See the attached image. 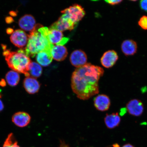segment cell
<instances>
[{
	"instance_id": "obj_17",
	"label": "cell",
	"mask_w": 147,
	"mask_h": 147,
	"mask_svg": "<svg viewBox=\"0 0 147 147\" xmlns=\"http://www.w3.org/2000/svg\"><path fill=\"white\" fill-rule=\"evenodd\" d=\"M51 50L49 49L44 50L36 55V59L40 65L45 67L50 65L53 59Z\"/></svg>"
},
{
	"instance_id": "obj_6",
	"label": "cell",
	"mask_w": 147,
	"mask_h": 147,
	"mask_svg": "<svg viewBox=\"0 0 147 147\" xmlns=\"http://www.w3.org/2000/svg\"><path fill=\"white\" fill-rule=\"evenodd\" d=\"M47 36L49 42L53 45H63L69 40V38L64 37L62 32L55 29L49 28Z\"/></svg>"
},
{
	"instance_id": "obj_9",
	"label": "cell",
	"mask_w": 147,
	"mask_h": 147,
	"mask_svg": "<svg viewBox=\"0 0 147 147\" xmlns=\"http://www.w3.org/2000/svg\"><path fill=\"white\" fill-rule=\"evenodd\" d=\"M18 25L23 30L30 32L34 31L36 24L34 16L30 14H26L20 18Z\"/></svg>"
},
{
	"instance_id": "obj_27",
	"label": "cell",
	"mask_w": 147,
	"mask_h": 147,
	"mask_svg": "<svg viewBox=\"0 0 147 147\" xmlns=\"http://www.w3.org/2000/svg\"><path fill=\"white\" fill-rule=\"evenodd\" d=\"M7 34H12L14 32L13 29L11 28H8L6 30Z\"/></svg>"
},
{
	"instance_id": "obj_5",
	"label": "cell",
	"mask_w": 147,
	"mask_h": 147,
	"mask_svg": "<svg viewBox=\"0 0 147 147\" xmlns=\"http://www.w3.org/2000/svg\"><path fill=\"white\" fill-rule=\"evenodd\" d=\"M75 25L66 14H63L57 21L51 25L49 29H56L63 32L65 30H73Z\"/></svg>"
},
{
	"instance_id": "obj_20",
	"label": "cell",
	"mask_w": 147,
	"mask_h": 147,
	"mask_svg": "<svg viewBox=\"0 0 147 147\" xmlns=\"http://www.w3.org/2000/svg\"><path fill=\"white\" fill-rule=\"evenodd\" d=\"M28 73L30 76L34 78H39L42 74V67L38 63L32 62L29 65Z\"/></svg>"
},
{
	"instance_id": "obj_15",
	"label": "cell",
	"mask_w": 147,
	"mask_h": 147,
	"mask_svg": "<svg viewBox=\"0 0 147 147\" xmlns=\"http://www.w3.org/2000/svg\"><path fill=\"white\" fill-rule=\"evenodd\" d=\"M53 59L58 61L65 59L67 55V49L64 45H54L51 50Z\"/></svg>"
},
{
	"instance_id": "obj_11",
	"label": "cell",
	"mask_w": 147,
	"mask_h": 147,
	"mask_svg": "<svg viewBox=\"0 0 147 147\" xmlns=\"http://www.w3.org/2000/svg\"><path fill=\"white\" fill-rule=\"evenodd\" d=\"M126 107L130 114L136 117H138L142 115L144 110L142 102L137 99L130 101L127 104Z\"/></svg>"
},
{
	"instance_id": "obj_18",
	"label": "cell",
	"mask_w": 147,
	"mask_h": 147,
	"mask_svg": "<svg viewBox=\"0 0 147 147\" xmlns=\"http://www.w3.org/2000/svg\"><path fill=\"white\" fill-rule=\"evenodd\" d=\"M121 119L117 113L107 114L104 118L105 123L107 127L113 129L118 126L120 123Z\"/></svg>"
},
{
	"instance_id": "obj_29",
	"label": "cell",
	"mask_w": 147,
	"mask_h": 147,
	"mask_svg": "<svg viewBox=\"0 0 147 147\" xmlns=\"http://www.w3.org/2000/svg\"><path fill=\"white\" fill-rule=\"evenodd\" d=\"M10 14L11 16H16V12L11 11L10 12Z\"/></svg>"
},
{
	"instance_id": "obj_25",
	"label": "cell",
	"mask_w": 147,
	"mask_h": 147,
	"mask_svg": "<svg viewBox=\"0 0 147 147\" xmlns=\"http://www.w3.org/2000/svg\"><path fill=\"white\" fill-rule=\"evenodd\" d=\"M5 20L6 22L8 24H10L14 21L13 18L11 17V16H8V17H6L5 18Z\"/></svg>"
},
{
	"instance_id": "obj_7",
	"label": "cell",
	"mask_w": 147,
	"mask_h": 147,
	"mask_svg": "<svg viewBox=\"0 0 147 147\" xmlns=\"http://www.w3.org/2000/svg\"><path fill=\"white\" fill-rule=\"evenodd\" d=\"M11 42L18 48H21L25 47L28 40V35L24 31L17 29L14 31L10 37Z\"/></svg>"
},
{
	"instance_id": "obj_13",
	"label": "cell",
	"mask_w": 147,
	"mask_h": 147,
	"mask_svg": "<svg viewBox=\"0 0 147 147\" xmlns=\"http://www.w3.org/2000/svg\"><path fill=\"white\" fill-rule=\"evenodd\" d=\"M30 120V115L25 112H18L12 117V122L16 125L20 127H25L28 125Z\"/></svg>"
},
{
	"instance_id": "obj_30",
	"label": "cell",
	"mask_w": 147,
	"mask_h": 147,
	"mask_svg": "<svg viewBox=\"0 0 147 147\" xmlns=\"http://www.w3.org/2000/svg\"><path fill=\"white\" fill-rule=\"evenodd\" d=\"M122 147H135L133 145H132L130 144H125Z\"/></svg>"
},
{
	"instance_id": "obj_24",
	"label": "cell",
	"mask_w": 147,
	"mask_h": 147,
	"mask_svg": "<svg viewBox=\"0 0 147 147\" xmlns=\"http://www.w3.org/2000/svg\"><path fill=\"white\" fill-rule=\"evenodd\" d=\"M106 3H108L110 5H117L120 3L122 2L123 1L122 0H109V1H105Z\"/></svg>"
},
{
	"instance_id": "obj_21",
	"label": "cell",
	"mask_w": 147,
	"mask_h": 147,
	"mask_svg": "<svg viewBox=\"0 0 147 147\" xmlns=\"http://www.w3.org/2000/svg\"><path fill=\"white\" fill-rule=\"evenodd\" d=\"M3 147H20L12 133L9 134L5 141Z\"/></svg>"
},
{
	"instance_id": "obj_2",
	"label": "cell",
	"mask_w": 147,
	"mask_h": 147,
	"mask_svg": "<svg viewBox=\"0 0 147 147\" xmlns=\"http://www.w3.org/2000/svg\"><path fill=\"white\" fill-rule=\"evenodd\" d=\"M49 28L40 24H36L34 31L28 35V41L25 51L29 57H34L40 51L51 49L53 46L47 36Z\"/></svg>"
},
{
	"instance_id": "obj_23",
	"label": "cell",
	"mask_w": 147,
	"mask_h": 147,
	"mask_svg": "<svg viewBox=\"0 0 147 147\" xmlns=\"http://www.w3.org/2000/svg\"><path fill=\"white\" fill-rule=\"evenodd\" d=\"M140 6L142 10L147 12V0H142L140 2Z\"/></svg>"
},
{
	"instance_id": "obj_22",
	"label": "cell",
	"mask_w": 147,
	"mask_h": 147,
	"mask_svg": "<svg viewBox=\"0 0 147 147\" xmlns=\"http://www.w3.org/2000/svg\"><path fill=\"white\" fill-rule=\"evenodd\" d=\"M138 25L141 28L145 30H147V16H143L140 19Z\"/></svg>"
},
{
	"instance_id": "obj_31",
	"label": "cell",
	"mask_w": 147,
	"mask_h": 147,
	"mask_svg": "<svg viewBox=\"0 0 147 147\" xmlns=\"http://www.w3.org/2000/svg\"><path fill=\"white\" fill-rule=\"evenodd\" d=\"M119 145L118 144H115L113 145V147H119Z\"/></svg>"
},
{
	"instance_id": "obj_14",
	"label": "cell",
	"mask_w": 147,
	"mask_h": 147,
	"mask_svg": "<svg viewBox=\"0 0 147 147\" xmlns=\"http://www.w3.org/2000/svg\"><path fill=\"white\" fill-rule=\"evenodd\" d=\"M23 86L26 91L30 94L38 92L40 88L39 82L35 78L31 76L26 77L24 79Z\"/></svg>"
},
{
	"instance_id": "obj_3",
	"label": "cell",
	"mask_w": 147,
	"mask_h": 147,
	"mask_svg": "<svg viewBox=\"0 0 147 147\" xmlns=\"http://www.w3.org/2000/svg\"><path fill=\"white\" fill-rule=\"evenodd\" d=\"M2 46L3 55L9 67L16 72L24 74L26 77L30 76L28 72L32 61L26 54L25 50L20 49L17 51H11L6 49L5 45Z\"/></svg>"
},
{
	"instance_id": "obj_8",
	"label": "cell",
	"mask_w": 147,
	"mask_h": 147,
	"mask_svg": "<svg viewBox=\"0 0 147 147\" xmlns=\"http://www.w3.org/2000/svg\"><path fill=\"white\" fill-rule=\"evenodd\" d=\"M87 57L85 52L80 49H77L71 53L70 61L72 65L77 68L82 67L87 64Z\"/></svg>"
},
{
	"instance_id": "obj_4",
	"label": "cell",
	"mask_w": 147,
	"mask_h": 147,
	"mask_svg": "<svg viewBox=\"0 0 147 147\" xmlns=\"http://www.w3.org/2000/svg\"><path fill=\"white\" fill-rule=\"evenodd\" d=\"M66 14L75 25L81 20L85 15V11L81 5L76 4L61 11Z\"/></svg>"
},
{
	"instance_id": "obj_10",
	"label": "cell",
	"mask_w": 147,
	"mask_h": 147,
	"mask_svg": "<svg viewBox=\"0 0 147 147\" xmlns=\"http://www.w3.org/2000/svg\"><path fill=\"white\" fill-rule=\"evenodd\" d=\"M119 56L116 52L114 50L106 51L101 58V63L106 68L113 67L118 60Z\"/></svg>"
},
{
	"instance_id": "obj_26",
	"label": "cell",
	"mask_w": 147,
	"mask_h": 147,
	"mask_svg": "<svg viewBox=\"0 0 147 147\" xmlns=\"http://www.w3.org/2000/svg\"><path fill=\"white\" fill-rule=\"evenodd\" d=\"M1 95L0 94V98H1ZM3 108H4V105H3L2 101L0 99V112L2 111Z\"/></svg>"
},
{
	"instance_id": "obj_19",
	"label": "cell",
	"mask_w": 147,
	"mask_h": 147,
	"mask_svg": "<svg viewBox=\"0 0 147 147\" xmlns=\"http://www.w3.org/2000/svg\"><path fill=\"white\" fill-rule=\"evenodd\" d=\"M5 80L9 85L14 87L19 83L20 76L18 72L14 71H8L5 75Z\"/></svg>"
},
{
	"instance_id": "obj_1",
	"label": "cell",
	"mask_w": 147,
	"mask_h": 147,
	"mask_svg": "<svg viewBox=\"0 0 147 147\" xmlns=\"http://www.w3.org/2000/svg\"><path fill=\"white\" fill-rule=\"evenodd\" d=\"M104 70L98 66L87 63L77 68L72 74L71 87L80 100H87L99 92L98 81Z\"/></svg>"
},
{
	"instance_id": "obj_12",
	"label": "cell",
	"mask_w": 147,
	"mask_h": 147,
	"mask_svg": "<svg viewBox=\"0 0 147 147\" xmlns=\"http://www.w3.org/2000/svg\"><path fill=\"white\" fill-rule=\"evenodd\" d=\"M94 102L95 108L101 111H105L109 109L111 104L109 97L103 94L95 97Z\"/></svg>"
},
{
	"instance_id": "obj_16",
	"label": "cell",
	"mask_w": 147,
	"mask_h": 147,
	"mask_svg": "<svg viewBox=\"0 0 147 147\" xmlns=\"http://www.w3.org/2000/svg\"><path fill=\"white\" fill-rule=\"evenodd\" d=\"M121 50L126 56H132L136 53L137 45L135 41L132 40H125L121 45Z\"/></svg>"
},
{
	"instance_id": "obj_28",
	"label": "cell",
	"mask_w": 147,
	"mask_h": 147,
	"mask_svg": "<svg viewBox=\"0 0 147 147\" xmlns=\"http://www.w3.org/2000/svg\"><path fill=\"white\" fill-rule=\"evenodd\" d=\"M5 81L3 80H2L1 82H0V85L3 87H4L5 86Z\"/></svg>"
}]
</instances>
